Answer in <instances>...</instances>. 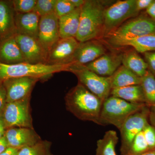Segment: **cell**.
<instances>
[{"mask_svg":"<svg viewBox=\"0 0 155 155\" xmlns=\"http://www.w3.org/2000/svg\"><path fill=\"white\" fill-rule=\"evenodd\" d=\"M106 51L105 48L102 44L93 40L79 42L72 63L86 65L105 54Z\"/></svg>","mask_w":155,"mask_h":155,"instance_id":"obj_15","label":"cell"},{"mask_svg":"<svg viewBox=\"0 0 155 155\" xmlns=\"http://www.w3.org/2000/svg\"><path fill=\"white\" fill-rule=\"evenodd\" d=\"M9 147L21 149L41 140L34 128L14 127L6 130L5 134Z\"/></svg>","mask_w":155,"mask_h":155,"instance_id":"obj_14","label":"cell"},{"mask_svg":"<svg viewBox=\"0 0 155 155\" xmlns=\"http://www.w3.org/2000/svg\"><path fill=\"white\" fill-rule=\"evenodd\" d=\"M145 61L147 64L148 70L155 74V51L144 53Z\"/></svg>","mask_w":155,"mask_h":155,"instance_id":"obj_33","label":"cell"},{"mask_svg":"<svg viewBox=\"0 0 155 155\" xmlns=\"http://www.w3.org/2000/svg\"><path fill=\"white\" fill-rule=\"evenodd\" d=\"M139 13L136 0H125L114 3L105 11L104 32L109 35L122 22Z\"/></svg>","mask_w":155,"mask_h":155,"instance_id":"obj_8","label":"cell"},{"mask_svg":"<svg viewBox=\"0 0 155 155\" xmlns=\"http://www.w3.org/2000/svg\"><path fill=\"white\" fill-rule=\"evenodd\" d=\"M66 109L78 119L98 124L103 102L80 83L72 87L65 97Z\"/></svg>","mask_w":155,"mask_h":155,"instance_id":"obj_1","label":"cell"},{"mask_svg":"<svg viewBox=\"0 0 155 155\" xmlns=\"http://www.w3.org/2000/svg\"><path fill=\"white\" fill-rule=\"evenodd\" d=\"M51 143L41 140L35 144L19 150L18 155H53L51 151Z\"/></svg>","mask_w":155,"mask_h":155,"instance_id":"obj_27","label":"cell"},{"mask_svg":"<svg viewBox=\"0 0 155 155\" xmlns=\"http://www.w3.org/2000/svg\"><path fill=\"white\" fill-rule=\"evenodd\" d=\"M155 34V20L141 15L117 27L109 34L110 37L131 38Z\"/></svg>","mask_w":155,"mask_h":155,"instance_id":"obj_9","label":"cell"},{"mask_svg":"<svg viewBox=\"0 0 155 155\" xmlns=\"http://www.w3.org/2000/svg\"><path fill=\"white\" fill-rule=\"evenodd\" d=\"M41 79L24 77L10 78L3 82L7 93V103L14 102L31 97L37 82Z\"/></svg>","mask_w":155,"mask_h":155,"instance_id":"obj_11","label":"cell"},{"mask_svg":"<svg viewBox=\"0 0 155 155\" xmlns=\"http://www.w3.org/2000/svg\"><path fill=\"white\" fill-rule=\"evenodd\" d=\"M7 128L2 116H0V139L5 136Z\"/></svg>","mask_w":155,"mask_h":155,"instance_id":"obj_40","label":"cell"},{"mask_svg":"<svg viewBox=\"0 0 155 155\" xmlns=\"http://www.w3.org/2000/svg\"><path fill=\"white\" fill-rule=\"evenodd\" d=\"M149 150L142 130L136 136L125 155H138Z\"/></svg>","mask_w":155,"mask_h":155,"instance_id":"obj_28","label":"cell"},{"mask_svg":"<svg viewBox=\"0 0 155 155\" xmlns=\"http://www.w3.org/2000/svg\"><path fill=\"white\" fill-rule=\"evenodd\" d=\"M138 155H155V149L148 151Z\"/></svg>","mask_w":155,"mask_h":155,"instance_id":"obj_42","label":"cell"},{"mask_svg":"<svg viewBox=\"0 0 155 155\" xmlns=\"http://www.w3.org/2000/svg\"><path fill=\"white\" fill-rule=\"evenodd\" d=\"M0 62L8 64L25 62L14 35L0 41Z\"/></svg>","mask_w":155,"mask_h":155,"instance_id":"obj_20","label":"cell"},{"mask_svg":"<svg viewBox=\"0 0 155 155\" xmlns=\"http://www.w3.org/2000/svg\"><path fill=\"white\" fill-rule=\"evenodd\" d=\"M146 12L148 16L155 20V0H153V2L146 10Z\"/></svg>","mask_w":155,"mask_h":155,"instance_id":"obj_36","label":"cell"},{"mask_svg":"<svg viewBox=\"0 0 155 155\" xmlns=\"http://www.w3.org/2000/svg\"><path fill=\"white\" fill-rule=\"evenodd\" d=\"M12 1L0 0V41L17 33Z\"/></svg>","mask_w":155,"mask_h":155,"instance_id":"obj_17","label":"cell"},{"mask_svg":"<svg viewBox=\"0 0 155 155\" xmlns=\"http://www.w3.org/2000/svg\"><path fill=\"white\" fill-rule=\"evenodd\" d=\"M141 78L123 65L120 66L112 76L109 77L111 90L139 85L141 83Z\"/></svg>","mask_w":155,"mask_h":155,"instance_id":"obj_22","label":"cell"},{"mask_svg":"<svg viewBox=\"0 0 155 155\" xmlns=\"http://www.w3.org/2000/svg\"><path fill=\"white\" fill-rule=\"evenodd\" d=\"M150 107L147 105L132 114L124 122L119 131L121 137L120 153L125 155L136 136L149 123Z\"/></svg>","mask_w":155,"mask_h":155,"instance_id":"obj_7","label":"cell"},{"mask_svg":"<svg viewBox=\"0 0 155 155\" xmlns=\"http://www.w3.org/2000/svg\"><path fill=\"white\" fill-rule=\"evenodd\" d=\"M154 75V76H155V74Z\"/></svg>","mask_w":155,"mask_h":155,"instance_id":"obj_43","label":"cell"},{"mask_svg":"<svg viewBox=\"0 0 155 155\" xmlns=\"http://www.w3.org/2000/svg\"><path fill=\"white\" fill-rule=\"evenodd\" d=\"M110 95L131 103L145 104L141 85H134L111 90Z\"/></svg>","mask_w":155,"mask_h":155,"instance_id":"obj_23","label":"cell"},{"mask_svg":"<svg viewBox=\"0 0 155 155\" xmlns=\"http://www.w3.org/2000/svg\"><path fill=\"white\" fill-rule=\"evenodd\" d=\"M78 43L79 42L75 38H60L49 53L47 64L61 65L72 63Z\"/></svg>","mask_w":155,"mask_h":155,"instance_id":"obj_13","label":"cell"},{"mask_svg":"<svg viewBox=\"0 0 155 155\" xmlns=\"http://www.w3.org/2000/svg\"><path fill=\"white\" fill-rule=\"evenodd\" d=\"M149 120L150 124L154 127L155 129V105L150 107L149 116Z\"/></svg>","mask_w":155,"mask_h":155,"instance_id":"obj_38","label":"cell"},{"mask_svg":"<svg viewBox=\"0 0 155 155\" xmlns=\"http://www.w3.org/2000/svg\"><path fill=\"white\" fill-rule=\"evenodd\" d=\"M30 100L31 97L6 104L1 116L7 129L14 127L34 128Z\"/></svg>","mask_w":155,"mask_h":155,"instance_id":"obj_6","label":"cell"},{"mask_svg":"<svg viewBox=\"0 0 155 155\" xmlns=\"http://www.w3.org/2000/svg\"><path fill=\"white\" fill-rule=\"evenodd\" d=\"M56 0H37L33 11L40 17L54 13Z\"/></svg>","mask_w":155,"mask_h":155,"instance_id":"obj_29","label":"cell"},{"mask_svg":"<svg viewBox=\"0 0 155 155\" xmlns=\"http://www.w3.org/2000/svg\"><path fill=\"white\" fill-rule=\"evenodd\" d=\"M40 17L34 11L25 14L15 13L17 33L37 38Z\"/></svg>","mask_w":155,"mask_h":155,"instance_id":"obj_19","label":"cell"},{"mask_svg":"<svg viewBox=\"0 0 155 155\" xmlns=\"http://www.w3.org/2000/svg\"><path fill=\"white\" fill-rule=\"evenodd\" d=\"M119 139L115 130L107 131L102 138L97 141L96 155H117L116 147Z\"/></svg>","mask_w":155,"mask_h":155,"instance_id":"obj_25","label":"cell"},{"mask_svg":"<svg viewBox=\"0 0 155 155\" xmlns=\"http://www.w3.org/2000/svg\"><path fill=\"white\" fill-rule=\"evenodd\" d=\"M70 1L75 8H81L85 2L84 0H70Z\"/></svg>","mask_w":155,"mask_h":155,"instance_id":"obj_41","label":"cell"},{"mask_svg":"<svg viewBox=\"0 0 155 155\" xmlns=\"http://www.w3.org/2000/svg\"><path fill=\"white\" fill-rule=\"evenodd\" d=\"M153 1V0H136L137 10L139 13L142 11L146 10Z\"/></svg>","mask_w":155,"mask_h":155,"instance_id":"obj_35","label":"cell"},{"mask_svg":"<svg viewBox=\"0 0 155 155\" xmlns=\"http://www.w3.org/2000/svg\"><path fill=\"white\" fill-rule=\"evenodd\" d=\"M68 72L77 77L78 83L104 102L110 96L111 90L109 77H102L89 70L85 65L72 63Z\"/></svg>","mask_w":155,"mask_h":155,"instance_id":"obj_5","label":"cell"},{"mask_svg":"<svg viewBox=\"0 0 155 155\" xmlns=\"http://www.w3.org/2000/svg\"><path fill=\"white\" fill-rule=\"evenodd\" d=\"M122 64L139 77H143L148 71L146 61L135 51H131L123 54Z\"/></svg>","mask_w":155,"mask_h":155,"instance_id":"obj_24","label":"cell"},{"mask_svg":"<svg viewBox=\"0 0 155 155\" xmlns=\"http://www.w3.org/2000/svg\"><path fill=\"white\" fill-rule=\"evenodd\" d=\"M9 147L5 137L0 139V154L2 153Z\"/></svg>","mask_w":155,"mask_h":155,"instance_id":"obj_39","label":"cell"},{"mask_svg":"<svg viewBox=\"0 0 155 155\" xmlns=\"http://www.w3.org/2000/svg\"><path fill=\"white\" fill-rule=\"evenodd\" d=\"M146 141L149 148L155 149V129L150 123H148L143 130Z\"/></svg>","mask_w":155,"mask_h":155,"instance_id":"obj_32","label":"cell"},{"mask_svg":"<svg viewBox=\"0 0 155 155\" xmlns=\"http://www.w3.org/2000/svg\"><path fill=\"white\" fill-rule=\"evenodd\" d=\"M20 149L8 147L0 155H18Z\"/></svg>","mask_w":155,"mask_h":155,"instance_id":"obj_37","label":"cell"},{"mask_svg":"<svg viewBox=\"0 0 155 155\" xmlns=\"http://www.w3.org/2000/svg\"><path fill=\"white\" fill-rule=\"evenodd\" d=\"M76 9L70 0H56L54 13L58 19Z\"/></svg>","mask_w":155,"mask_h":155,"instance_id":"obj_31","label":"cell"},{"mask_svg":"<svg viewBox=\"0 0 155 155\" xmlns=\"http://www.w3.org/2000/svg\"><path fill=\"white\" fill-rule=\"evenodd\" d=\"M7 104V93L3 82H0V116Z\"/></svg>","mask_w":155,"mask_h":155,"instance_id":"obj_34","label":"cell"},{"mask_svg":"<svg viewBox=\"0 0 155 155\" xmlns=\"http://www.w3.org/2000/svg\"><path fill=\"white\" fill-rule=\"evenodd\" d=\"M109 41L116 46H130L137 53L155 51V34L131 38L109 37Z\"/></svg>","mask_w":155,"mask_h":155,"instance_id":"obj_18","label":"cell"},{"mask_svg":"<svg viewBox=\"0 0 155 155\" xmlns=\"http://www.w3.org/2000/svg\"><path fill=\"white\" fill-rule=\"evenodd\" d=\"M147 105L145 104L128 102L110 96L103 103L98 125H113L119 130L131 115Z\"/></svg>","mask_w":155,"mask_h":155,"instance_id":"obj_4","label":"cell"},{"mask_svg":"<svg viewBox=\"0 0 155 155\" xmlns=\"http://www.w3.org/2000/svg\"><path fill=\"white\" fill-rule=\"evenodd\" d=\"M14 37L25 62L33 64H47L48 53L37 38L19 33L16 34Z\"/></svg>","mask_w":155,"mask_h":155,"instance_id":"obj_10","label":"cell"},{"mask_svg":"<svg viewBox=\"0 0 155 155\" xmlns=\"http://www.w3.org/2000/svg\"><path fill=\"white\" fill-rule=\"evenodd\" d=\"M60 38L59 19L55 13L41 17L37 39L48 54Z\"/></svg>","mask_w":155,"mask_h":155,"instance_id":"obj_12","label":"cell"},{"mask_svg":"<svg viewBox=\"0 0 155 155\" xmlns=\"http://www.w3.org/2000/svg\"><path fill=\"white\" fill-rule=\"evenodd\" d=\"M81 11V8H77L69 14L59 18L60 38H75L79 27Z\"/></svg>","mask_w":155,"mask_h":155,"instance_id":"obj_21","label":"cell"},{"mask_svg":"<svg viewBox=\"0 0 155 155\" xmlns=\"http://www.w3.org/2000/svg\"><path fill=\"white\" fill-rule=\"evenodd\" d=\"M123 54H105L85 65L87 69L102 77L112 76L122 64Z\"/></svg>","mask_w":155,"mask_h":155,"instance_id":"obj_16","label":"cell"},{"mask_svg":"<svg viewBox=\"0 0 155 155\" xmlns=\"http://www.w3.org/2000/svg\"><path fill=\"white\" fill-rule=\"evenodd\" d=\"M12 5L15 13L25 14L33 11L37 0H13Z\"/></svg>","mask_w":155,"mask_h":155,"instance_id":"obj_30","label":"cell"},{"mask_svg":"<svg viewBox=\"0 0 155 155\" xmlns=\"http://www.w3.org/2000/svg\"><path fill=\"white\" fill-rule=\"evenodd\" d=\"M141 85L146 104L149 107L155 105V78L154 75L148 70L141 78Z\"/></svg>","mask_w":155,"mask_h":155,"instance_id":"obj_26","label":"cell"},{"mask_svg":"<svg viewBox=\"0 0 155 155\" xmlns=\"http://www.w3.org/2000/svg\"><path fill=\"white\" fill-rule=\"evenodd\" d=\"M72 63L61 65L31 64L26 62L8 64L0 62V82L10 78L24 77L42 79L63 71H68Z\"/></svg>","mask_w":155,"mask_h":155,"instance_id":"obj_3","label":"cell"},{"mask_svg":"<svg viewBox=\"0 0 155 155\" xmlns=\"http://www.w3.org/2000/svg\"><path fill=\"white\" fill-rule=\"evenodd\" d=\"M105 10L101 1H85L81 7L79 27L75 37L78 41L92 40L100 35L104 31Z\"/></svg>","mask_w":155,"mask_h":155,"instance_id":"obj_2","label":"cell"}]
</instances>
